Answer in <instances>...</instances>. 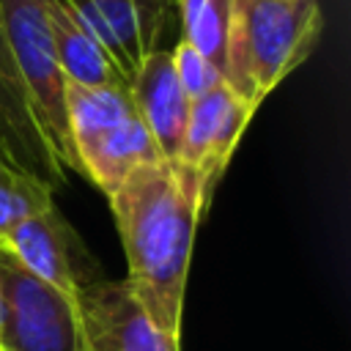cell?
Listing matches in <instances>:
<instances>
[{
  "label": "cell",
  "mask_w": 351,
  "mask_h": 351,
  "mask_svg": "<svg viewBox=\"0 0 351 351\" xmlns=\"http://www.w3.org/2000/svg\"><path fill=\"white\" fill-rule=\"evenodd\" d=\"M126 255V285L162 332L181 340L192 244L208 203L181 162L137 167L110 197Z\"/></svg>",
  "instance_id": "cell-1"
},
{
  "label": "cell",
  "mask_w": 351,
  "mask_h": 351,
  "mask_svg": "<svg viewBox=\"0 0 351 351\" xmlns=\"http://www.w3.org/2000/svg\"><path fill=\"white\" fill-rule=\"evenodd\" d=\"M170 60H173V71H176V80L178 85L184 88L186 99H200L203 93H208L211 88L222 85V71L208 60L203 58L195 47H189L186 41H178L176 49H170Z\"/></svg>",
  "instance_id": "cell-14"
},
{
  "label": "cell",
  "mask_w": 351,
  "mask_h": 351,
  "mask_svg": "<svg viewBox=\"0 0 351 351\" xmlns=\"http://www.w3.org/2000/svg\"><path fill=\"white\" fill-rule=\"evenodd\" d=\"M181 16V41L195 47L219 71L225 66V47L230 33L233 0H176Z\"/></svg>",
  "instance_id": "cell-12"
},
{
  "label": "cell",
  "mask_w": 351,
  "mask_h": 351,
  "mask_svg": "<svg viewBox=\"0 0 351 351\" xmlns=\"http://www.w3.org/2000/svg\"><path fill=\"white\" fill-rule=\"evenodd\" d=\"M252 115L255 110L241 101L225 82L189 101L178 162L197 178L208 206Z\"/></svg>",
  "instance_id": "cell-5"
},
{
  "label": "cell",
  "mask_w": 351,
  "mask_h": 351,
  "mask_svg": "<svg viewBox=\"0 0 351 351\" xmlns=\"http://www.w3.org/2000/svg\"><path fill=\"white\" fill-rule=\"evenodd\" d=\"M85 351H181L137 302L126 280H93L80 293Z\"/></svg>",
  "instance_id": "cell-6"
},
{
  "label": "cell",
  "mask_w": 351,
  "mask_h": 351,
  "mask_svg": "<svg viewBox=\"0 0 351 351\" xmlns=\"http://www.w3.org/2000/svg\"><path fill=\"white\" fill-rule=\"evenodd\" d=\"M80 176L90 178L107 197L143 165L159 162L162 154L140 121L137 110L118 118L115 123L93 132L74 145Z\"/></svg>",
  "instance_id": "cell-10"
},
{
  "label": "cell",
  "mask_w": 351,
  "mask_h": 351,
  "mask_svg": "<svg viewBox=\"0 0 351 351\" xmlns=\"http://www.w3.org/2000/svg\"><path fill=\"white\" fill-rule=\"evenodd\" d=\"M0 326H3V293H0Z\"/></svg>",
  "instance_id": "cell-15"
},
{
  "label": "cell",
  "mask_w": 351,
  "mask_h": 351,
  "mask_svg": "<svg viewBox=\"0 0 351 351\" xmlns=\"http://www.w3.org/2000/svg\"><path fill=\"white\" fill-rule=\"evenodd\" d=\"M55 55L66 82L96 88V85H129L123 74L112 66L104 49L93 41V36L77 22L71 8L63 0H44Z\"/></svg>",
  "instance_id": "cell-11"
},
{
  "label": "cell",
  "mask_w": 351,
  "mask_h": 351,
  "mask_svg": "<svg viewBox=\"0 0 351 351\" xmlns=\"http://www.w3.org/2000/svg\"><path fill=\"white\" fill-rule=\"evenodd\" d=\"M165 3H167V5H176V0H165Z\"/></svg>",
  "instance_id": "cell-16"
},
{
  "label": "cell",
  "mask_w": 351,
  "mask_h": 351,
  "mask_svg": "<svg viewBox=\"0 0 351 351\" xmlns=\"http://www.w3.org/2000/svg\"><path fill=\"white\" fill-rule=\"evenodd\" d=\"M0 244L36 277L77 296L93 277V261L55 203L14 225Z\"/></svg>",
  "instance_id": "cell-7"
},
{
  "label": "cell",
  "mask_w": 351,
  "mask_h": 351,
  "mask_svg": "<svg viewBox=\"0 0 351 351\" xmlns=\"http://www.w3.org/2000/svg\"><path fill=\"white\" fill-rule=\"evenodd\" d=\"M52 203V189L38 181L36 176L14 167L0 156V239L27 219L30 214L41 211Z\"/></svg>",
  "instance_id": "cell-13"
},
{
  "label": "cell",
  "mask_w": 351,
  "mask_h": 351,
  "mask_svg": "<svg viewBox=\"0 0 351 351\" xmlns=\"http://www.w3.org/2000/svg\"><path fill=\"white\" fill-rule=\"evenodd\" d=\"M0 351H3V348H0Z\"/></svg>",
  "instance_id": "cell-17"
},
{
  "label": "cell",
  "mask_w": 351,
  "mask_h": 351,
  "mask_svg": "<svg viewBox=\"0 0 351 351\" xmlns=\"http://www.w3.org/2000/svg\"><path fill=\"white\" fill-rule=\"evenodd\" d=\"M77 22L93 36L112 66L129 77L137 66L159 49V33L167 14L165 0H63Z\"/></svg>",
  "instance_id": "cell-8"
},
{
  "label": "cell",
  "mask_w": 351,
  "mask_h": 351,
  "mask_svg": "<svg viewBox=\"0 0 351 351\" xmlns=\"http://www.w3.org/2000/svg\"><path fill=\"white\" fill-rule=\"evenodd\" d=\"M0 27L47 143L66 170L80 173L66 118V77L55 55L44 0H0Z\"/></svg>",
  "instance_id": "cell-3"
},
{
  "label": "cell",
  "mask_w": 351,
  "mask_h": 351,
  "mask_svg": "<svg viewBox=\"0 0 351 351\" xmlns=\"http://www.w3.org/2000/svg\"><path fill=\"white\" fill-rule=\"evenodd\" d=\"M3 351H85L77 296L30 274L0 244Z\"/></svg>",
  "instance_id": "cell-4"
},
{
  "label": "cell",
  "mask_w": 351,
  "mask_h": 351,
  "mask_svg": "<svg viewBox=\"0 0 351 351\" xmlns=\"http://www.w3.org/2000/svg\"><path fill=\"white\" fill-rule=\"evenodd\" d=\"M129 96L134 101L140 121L154 137L162 159L178 162L189 115V99L176 80L170 49H154L137 66V71L129 77Z\"/></svg>",
  "instance_id": "cell-9"
},
{
  "label": "cell",
  "mask_w": 351,
  "mask_h": 351,
  "mask_svg": "<svg viewBox=\"0 0 351 351\" xmlns=\"http://www.w3.org/2000/svg\"><path fill=\"white\" fill-rule=\"evenodd\" d=\"M321 33L318 0H233L222 80L252 110L302 66Z\"/></svg>",
  "instance_id": "cell-2"
}]
</instances>
